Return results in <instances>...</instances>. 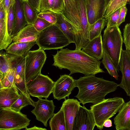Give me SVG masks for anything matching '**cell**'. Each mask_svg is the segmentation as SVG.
Here are the masks:
<instances>
[{
    "label": "cell",
    "instance_id": "obj_1",
    "mask_svg": "<svg viewBox=\"0 0 130 130\" xmlns=\"http://www.w3.org/2000/svg\"><path fill=\"white\" fill-rule=\"evenodd\" d=\"M52 55L54 61L52 65L60 69L69 70L70 75L76 73L85 75H95L104 72L100 67L101 62L100 60L88 55L81 50L62 48Z\"/></svg>",
    "mask_w": 130,
    "mask_h": 130
},
{
    "label": "cell",
    "instance_id": "obj_2",
    "mask_svg": "<svg viewBox=\"0 0 130 130\" xmlns=\"http://www.w3.org/2000/svg\"><path fill=\"white\" fill-rule=\"evenodd\" d=\"M75 81L76 87L78 89L75 97L83 105L89 103L95 104L102 102L107 94L115 91L118 87L115 82L92 74L85 75Z\"/></svg>",
    "mask_w": 130,
    "mask_h": 130
},
{
    "label": "cell",
    "instance_id": "obj_3",
    "mask_svg": "<svg viewBox=\"0 0 130 130\" xmlns=\"http://www.w3.org/2000/svg\"><path fill=\"white\" fill-rule=\"evenodd\" d=\"M123 99L116 97L105 99L97 104L90 107L94 117L95 126L101 130L103 128V124L106 120L114 116L125 103Z\"/></svg>",
    "mask_w": 130,
    "mask_h": 130
},
{
    "label": "cell",
    "instance_id": "obj_4",
    "mask_svg": "<svg viewBox=\"0 0 130 130\" xmlns=\"http://www.w3.org/2000/svg\"><path fill=\"white\" fill-rule=\"evenodd\" d=\"M36 42L39 48L44 50L61 49L71 43L55 24L50 26L39 32Z\"/></svg>",
    "mask_w": 130,
    "mask_h": 130
},
{
    "label": "cell",
    "instance_id": "obj_5",
    "mask_svg": "<svg viewBox=\"0 0 130 130\" xmlns=\"http://www.w3.org/2000/svg\"><path fill=\"white\" fill-rule=\"evenodd\" d=\"M123 43V38L119 27L105 28L102 39L103 49L111 59L118 72H119V62Z\"/></svg>",
    "mask_w": 130,
    "mask_h": 130
},
{
    "label": "cell",
    "instance_id": "obj_6",
    "mask_svg": "<svg viewBox=\"0 0 130 130\" xmlns=\"http://www.w3.org/2000/svg\"><path fill=\"white\" fill-rule=\"evenodd\" d=\"M30 120L27 115L11 108L2 109L0 112V130H20L25 128Z\"/></svg>",
    "mask_w": 130,
    "mask_h": 130
},
{
    "label": "cell",
    "instance_id": "obj_7",
    "mask_svg": "<svg viewBox=\"0 0 130 130\" xmlns=\"http://www.w3.org/2000/svg\"><path fill=\"white\" fill-rule=\"evenodd\" d=\"M25 57V77L27 84L41 73L46 56L44 50L39 48L29 51Z\"/></svg>",
    "mask_w": 130,
    "mask_h": 130
},
{
    "label": "cell",
    "instance_id": "obj_8",
    "mask_svg": "<svg viewBox=\"0 0 130 130\" xmlns=\"http://www.w3.org/2000/svg\"><path fill=\"white\" fill-rule=\"evenodd\" d=\"M55 83L47 75L41 73L27 84L28 92L38 99L47 98L53 92Z\"/></svg>",
    "mask_w": 130,
    "mask_h": 130
},
{
    "label": "cell",
    "instance_id": "obj_9",
    "mask_svg": "<svg viewBox=\"0 0 130 130\" xmlns=\"http://www.w3.org/2000/svg\"><path fill=\"white\" fill-rule=\"evenodd\" d=\"M34 107L31 112L35 116L36 120L47 127L48 120L54 114L55 106L53 100H48L47 98L39 99L37 102H35Z\"/></svg>",
    "mask_w": 130,
    "mask_h": 130
},
{
    "label": "cell",
    "instance_id": "obj_10",
    "mask_svg": "<svg viewBox=\"0 0 130 130\" xmlns=\"http://www.w3.org/2000/svg\"><path fill=\"white\" fill-rule=\"evenodd\" d=\"M76 87L75 79L69 75H61L55 82L53 91L54 99L59 101L69 97Z\"/></svg>",
    "mask_w": 130,
    "mask_h": 130
},
{
    "label": "cell",
    "instance_id": "obj_11",
    "mask_svg": "<svg viewBox=\"0 0 130 130\" xmlns=\"http://www.w3.org/2000/svg\"><path fill=\"white\" fill-rule=\"evenodd\" d=\"M119 70L122 78L118 86L123 89L127 96H130V50L122 49L119 62Z\"/></svg>",
    "mask_w": 130,
    "mask_h": 130
},
{
    "label": "cell",
    "instance_id": "obj_12",
    "mask_svg": "<svg viewBox=\"0 0 130 130\" xmlns=\"http://www.w3.org/2000/svg\"><path fill=\"white\" fill-rule=\"evenodd\" d=\"M110 0H86L88 20L90 25L104 18V13Z\"/></svg>",
    "mask_w": 130,
    "mask_h": 130
},
{
    "label": "cell",
    "instance_id": "obj_13",
    "mask_svg": "<svg viewBox=\"0 0 130 130\" xmlns=\"http://www.w3.org/2000/svg\"><path fill=\"white\" fill-rule=\"evenodd\" d=\"M95 126L93 113L90 109L80 105L75 119L73 130H93Z\"/></svg>",
    "mask_w": 130,
    "mask_h": 130
},
{
    "label": "cell",
    "instance_id": "obj_14",
    "mask_svg": "<svg viewBox=\"0 0 130 130\" xmlns=\"http://www.w3.org/2000/svg\"><path fill=\"white\" fill-rule=\"evenodd\" d=\"M77 99H68L63 103L62 109L65 121L66 130H73L75 118L77 113L80 105Z\"/></svg>",
    "mask_w": 130,
    "mask_h": 130
},
{
    "label": "cell",
    "instance_id": "obj_15",
    "mask_svg": "<svg viewBox=\"0 0 130 130\" xmlns=\"http://www.w3.org/2000/svg\"><path fill=\"white\" fill-rule=\"evenodd\" d=\"M113 121L117 130H130V101L123 104Z\"/></svg>",
    "mask_w": 130,
    "mask_h": 130
},
{
    "label": "cell",
    "instance_id": "obj_16",
    "mask_svg": "<svg viewBox=\"0 0 130 130\" xmlns=\"http://www.w3.org/2000/svg\"><path fill=\"white\" fill-rule=\"evenodd\" d=\"M82 51L88 55L99 60L103 56L102 37L101 34L91 40L84 46Z\"/></svg>",
    "mask_w": 130,
    "mask_h": 130
},
{
    "label": "cell",
    "instance_id": "obj_17",
    "mask_svg": "<svg viewBox=\"0 0 130 130\" xmlns=\"http://www.w3.org/2000/svg\"><path fill=\"white\" fill-rule=\"evenodd\" d=\"M20 96L18 90L14 86L0 89V108H10Z\"/></svg>",
    "mask_w": 130,
    "mask_h": 130
},
{
    "label": "cell",
    "instance_id": "obj_18",
    "mask_svg": "<svg viewBox=\"0 0 130 130\" xmlns=\"http://www.w3.org/2000/svg\"><path fill=\"white\" fill-rule=\"evenodd\" d=\"M25 56H18L15 69L14 83L20 91H24L27 89L25 77Z\"/></svg>",
    "mask_w": 130,
    "mask_h": 130
},
{
    "label": "cell",
    "instance_id": "obj_19",
    "mask_svg": "<svg viewBox=\"0 0 130 130\" xmlns=\"http://www.w3.org/2000/svg\"><path fill=\"white\" fill-rule=\"evenodd\" d=\"M39 33L33 25L27 24L12 38V41L16 43L36 41Z\"/></svg>",
    "mask_w": 130,
    "mask_h": 130
},
{
    "label": "cell",
    "instance_id": "obj_20",
    "mask_svg": "<svg viewBox=\"0 0 130 130\" xmlns=\"http://www.w3.org/2000/svg\"><path fill=\"white\" fill-rule=\"evenodd\" d=\"M79 12L82 30L83 47L89 41V31L90 25L87 13L86 0H76Z\"/></svg>",
    "mask_w": 130,
    "mask_h": 130
},
{
    "label": "cell",
    "instance_id": "obj_21",
    "mask_svg": "<svg viewBox=\"0 0 130 130\" xmlns=\"http://www.w3.org/2000/svg\"><path fill=\"white\" fill-rule=\"evenodd\" d=\"M14 23L11 37H13L27 24L24 14L21 0H15L14 5Z\"/></svg>",
    "mask_w": 130,
    "mask_h": 130
},
{
    "label": "cell",
    "instance_id": "obj_22",
    "mask_svg": "<svg viewBox=\"0 0 130 130\" xmlns=\"http://www.w3.org/2000/svg\"><path fill=\"white\" fill-rule=\"evenodd\" d=\"M64 9L62 14L69 23H73L79 21L80 15L76 0H63Z\"/></svg>",
    "mask_w": 130,
    "mask_h": 130
},
{
    "label": "cell",
    "instance_id": "obj_23",
    "mask_svg": "<svg viewBox=\"0 0 130 130\" xmlns=\"http://www.w3.org/2000/svg\"><path fill=\"white\" fill-rule=\"evenodd\" d=\"M35 44L36 41L16 43L13 42L5 49L6 53L17 56H25Z\"/></svg>",
    "mask_w": 130,
    "mask_h": 130
},
{
    "label": "cell",
    "instance_id": "obj_24",
    "mask_svg": "<svg viewBox=\"0 0 130 130\" xmlns=\"http://www.w3.org/2000/svg\"><path fill=\"white\" fill-rule=\"evenodd\" d=\"M56 14L57 20L55 24L64 34L71 43H75V34L71 25L66 20L62 13H56Z\"/></svg>",
    "mask_w": 130,
    "mask_h": 130
},
{
    "label": "cell",
    "instance_id": "obj_25",
    "mask_svg": "<svg viewBox=\"0 0 130 130\" xmlns=\"http://www.w3.org/2000/svg\"><path fill=\"white\" fill-rule=\"evenodd\" d=\"M1 66L0 70L4 74L15 68L18 56L7 53H1Z\"/></svg>",
    "mask_w": 130,
    "mask_h": 130
},
{
    "label": "cell",
    "instance_id": "obj_26",
    "mask_svg": "<svg viewBox=\"0 0 130 130\" xmlns=\"http://www.w3.org/2000/svg\"><path fill=\"white\" fill-rule=\"evenodd\" d=\"M49 125L51 130H66L64 114L61 108L50 118Z\"/></svg>",
    "mask_w": 130,
    "mask_h": 130
},
{
    "label": "cell",
    "instance_id": "obj_27",
    "mask_svg": "<svg viewBox=\"0 0 130 130\" xmlns=\"http://www.w3.org/2000/svg\"><path fill=\"white\" fill-rule=\"evenodd\" d=\"M12 42L8 32L7 23L3 19L0 21V51L5 50Z\"/></svg>",
    "mask_w": 130,
    "mask_h": 130
},
{
    "label": "cell",
    "instance_id": "obj_28",
    "mask_svg": "<svg viewBox=\"0 0 130 130\" xmlns=\"http://www.w3.org/2000/svg\"><path fill=\"white\" fill-rule=\"evenodd\" d=\"M23 9L25 20L27 24L33 25L38 18V13L28 2H22Z\"/></svg>",
    "mask_w": 130,
    "mask_h": 130
},
{
    "label": "cell",
    "instance_id": "obj_29",
    "mask_svg": "<svg viewBox=\"0 0 130 130\" xmlns=\"http://www.w3.org/2000/svg\"><path fill=\"white\" fill-rule=\"evenodd\" d=\"M106 23V20L104 18L90 25L89 31V40H93L101 34Z\"/></svg>",
    "mask_w": 130,
    "mask_h": 130
},
{
    "label": "cell",
    "instance_id": "obj_30",
    "mask_svg": "<svg viewBox=\"0 0 130 130\" xmlns=\"http://www.w3.org/2000/svg\"><path fill=\"white\" fill-rule=\"evenodd\" d=\"M102 62L111 76L118 80L119 76L113 62L108 55L103 50V56Z\"/></svg>",
    "mask_w": 130,
    "mask_h": 130
},
{
    "label": "cell",
    "instance_id": "obj_31",
    "mask_svg": "<svg viewBox=\"0 0 130 130\" xmlns=\"http://www.w3.org/2000/svg\"><path fill=\"white\" fill-rule=\"evenodd\" d=\"M130 0H110L105 10L104 17L105 18L123 6H126Z\"/></svg>",
    "mask_w": 130,
    "mask_h": 130
},
{
    "label": "cell",
    "instance_id": "obj_32",
    "mask_svg": "<svg viewBox=\"0 0 130 130\" xmlns=\"http://www.w3.org/2000/svg\"><path fill=\"white\" fill-rule=\"evenodd\" d=\"M35 103V102H32L25 95L20 92L19 97L10 108L17 111H20L22 108L28 105H31L34 107Z\"/></svg>",
    "mask_w": 130,
    "mask_h": 130
},
{
    "label": "cell",
    "instance_id": "obj_33",
    "mask_svg": "<svg viewBox=\"0 0 130 130\" xmlns=\"http://www.w3.org/2000/svg\"><path fill=\"white\" fill-rule=\"evenodd\" d=\"M15 68L3 74L0 81L3 88L10 87L15 86L14 83Z\"/></svg>",
    "mask_w": 130,
    "mask_h": 130
},
{
    "label": "cell",
    "instance_id": "obj_34",
    "mask_svg": "<svg viewBox=\"0 0 130 130\" xmlns=\"http://www.w3.org/2000/svg\"><path fill=\"white\" fill-rule=\"evenodd\" d=\"M37 17L46 20L52 24H55L57 20L56 13L50 11L40 12L38 13Z\"/></svg>",
    "mask_w": 130,
    "mask_h": 130
},
{
    "label": "cell",
    "instance_id": "obj_35",
    "mask_svg": "<svg viewBox=\"0 0 130 130\" xmlns=\"http://www.w3.org/2000/svg\"><path fill=\"white\" fill-rule=\"evenodd\" d=\"M14 5L11 6L9 9L7 19V28L8 32L11 36L14 23Z\"/></svg>",
    "mask_w": 130,
    "mask_h": 130
},
{
    "label": "cell",
    "instance_id": "obj_36",
    "mask_svg": "<svg viewBox=\"0 0 130 130\" xmlns=\"http://www.w3.org/2000/svg\"><path fill=\"white\" fill-rule=\"evenodd\" d=\"M120 8L105 18L107 21L106 27L117 26V22Z\"/></svg>",
    "mask_w": 130,
    "mask_h": 130
},
{
    "label": "cell",
    "instance_id": "obj_37",
    "mask_svg": "<svg viewBox=\"0 0 130 130\" xmlns=\"http://www.w3.org/2000/svg\"><path fill=\"white\" fill-rule=\"evenodd\" d=\"M52 25V24L46 20L37 18L33 25L36 30L39 32Z\"/></svg>",
    "mask_w": 130,
    "mask_h": 130
},
{
    "label": "cell",
    "instance_id": "obj_38",
    "mask_svg": "<svg viewBox=\"0 0 130 130\" xmlns=\"http://www.w3.org/2000/svg\"><path fill=\"white\" fill-rule=\"evenodd\" d=\"M123 41L126 49L130 50V24H127L123 31Z\"/></svg>",
    "mask_w": 130,
    "mask_h": 130
},
{
    "label": "cell",
    "instance_id": "obj_39",
    "mask_svg": "<svg viewBox=\"0 0 130 130\" xmlns=\"http://www.w3.org/2000/svg\"><path fill=\"white\" fill-rule=\"evenodd\" d=\"M53 0H41L40 5V12L46 11L53 12Z\"/></svg>",
    "mask_w": 130,
    "mask_h": 130
},
{
    "label": "cell",
    "instance_id": "obj_40",
    "mask_svg": "<svg viewBox=\"0 0 130 130\" xmlns=\"http://www.w3.org/2000/svg\"><path fill=\"white\" fill-rule=\"evenodd\" d=\"M64 5L63 0H53L52 12L56 13H63Z\"/></svg>",
    "mask_w": 130,
    "mask_h": 130
},
{
    "label": "cell",
    "instance_id": "obj_41",
    "mask_svg": "<svg viewBox=\"0 0 130 130\" xmlns=\"http://www.w3.org/2000/svg\"><path fill=\"white\" fill-rule=\"evenodd\" d=\"M127 9L126 6H123L120 8L119 18L117 22V26L119 27L125 21Z\"/></svg>",
    "mask_w": 130,
    "mask_h": 130
},
{
    "label": "cell",
    "instance_id": "obj_42",
    "mask_svg": "<svg viewBox=\"0 0 130 130\" xmlns=\"http://www.w3.org/2000/svg\"><path fill=\"white\" fill-rule=\"evenodd\" d=\"M5 13V20L7 23V19L9 9L10 7L14 5L15 0H2Z\"/></svg>",
    "mask_w": 130,
    "mask_h": 130
},
{
    "label": "cell",
    "instance_id": "obj_43",
    "mask_svg": "<svg viewBox=\"0 0 130 130\" xmlns=\"http://www.w3.org/2000/svg\"><path fill=\"white\" fill-rule=\"evenodd\" d=\"M41 0H28V2L38 13L40 12V7Z\"/></svg>",
    "mask_w": 130,
    "mask_h": 130
},
{
    "label": "cell",
    "instance_id": "obj_44",
    "mask_svg": "<svg viewBox=\"0 0 130 130\" xmlns=\"http://www.w3.org/2000/svg\"><path fill=\"white\" fill-rule=\"evenodd\" d=\"M5 19V13L2 0H0V21Z\"/></svg>",
    "mask_w": 130,
    "mask_h": 130
},
{
    "label": "cell",
    "instance_id": "obj_45",
    "mask_svg": "<svg viewBox=\"0 0 130 130\" xmlns=\"http://www.w3.org/2000/svg\"><path fill=\"white\" fill-rule=\"evenodd\" d=\"M103 126L107 127H109L112 126V122L109 119L105 120Z\"/></svg>",
    "mask_w": 130,
    "mask_h": 130
},
{
    "label": "cell",
    "instance_id": "obj_46",
    "mask_svg": "<svg viewBox=\"0 0 130 130\" xmlns=\"http://www.w3.org/2000/svg\"><path fill=\"white\" fill-rule=\"evenodd\" d=\"M26 130H47L46 128H43L34 126L30 128L27 127L25 128Z\"/></svg>",
    "mask_w": 130,
    "mask_h": 130
},
{
    "label": "cell",
    "instance_id": "obj_47",
    "mask_svg": "<svg viewBox=\"0 0 130 130\" xmlns=\"http://www.w3.org/2000/svg\"><path fill=\"white\" fill-rule=\"evenodd\" d=\"M3 76V73L0 70V82L1 81Z\"/></svg>",
    "mask_w": 130,
    "mask_h": 130
},
{
    "label": "cell",
    "instance_id": "obj_48",
    "mask_svg": "<svg viewBox=\"0 0 130 130\" xmlns=\"http://www.w3.org/2000/svg\"><path fill=\"white\" fill-rule=\"evenodd\" d=\"M1 53H0V68H1V61L0 58V56H1Z\"/></svg>",
    "mask_w": 130,
    "mask_h": 130
},
{
    "label": "cell",
    "instance_id": "obj_49",
    "mask_svg": "<svg viewBox=\"0 0 130 130\" xmlns=\"http://www.w3.org/2000/svg\"><path fill=\"white\" fill-rule=\"evenodd\" d=\"M3 87L2 86V85L1 83V82H0V89L2 88Z\"/></svg>",
    "mask_w": 130,
    "mask_h": 130
},
{
    "label": "cell",
    "instance_id": "obj_50",
    "mask_svg": "<svg viewBox=\"0 0 130 130\" xmlns=\"http://www.w3.org/2000/svg\"><path fill=\"white\" fill-rule=\"evenodd\" d=\"M22 2H23L24 1H27L28 2V0H21Z\"/></svg>",
    "mask_w": 130,
    "mask_h": 130
},
{
    "label": "cell",
    "instance_id": "obj_51",
    "mask_svg": "<svg viewBox=\"0 0 130 130\" xmlns=\"http://www.w3.org/2000/svg\"><path fill=\"white\" fill-rule=\"evenodd\" d=\"M2 109L0 108V112L1 111V110H2Z\"/></svg>",
    "mask_w": 130,
    "mask_h": 130
},
{
    "label": "cell",
    "instance_id": "obj_52",
    "mask_svg": "<svg viewBox=\"0 0 130 130\" xmlns=\"http://www.w3.org/2000/svg\"></svg>",
    "mask_w": 130,
    "mask_h": 130
}]
</instances>
